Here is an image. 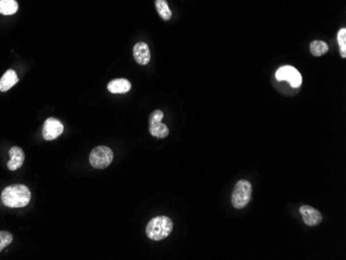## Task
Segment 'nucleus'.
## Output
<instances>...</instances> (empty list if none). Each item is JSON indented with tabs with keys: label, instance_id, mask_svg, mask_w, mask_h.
<instances>
[{
	"label": "nucleus",
	"instance_id": "14",
	"mask_svg": "<svg viewBox=\"0 0 346 260\" xmlns=\"http://www.w3.org/2000/svg\"><path fill=\"white\" fill-rule=\"evenodd\" d=\"M310 51L312 53V55L318 57L323 56L328 53L329 51V46L327 43L323 41H313L310 44Z\"/></svg>",
	"mask_w": 346,
	"mask_h": 260
},
{
	"label": "nucleus",
	"instance_id": "6",
	"mask_svg": "<svg viewBox=\"0 0 346 260\" xmlns=\"http://www.w3.org/2000/svg\"><path fill=\"white\" fill-rule=\"evenodd\" d=\"M63 132V125L56 119H48L43 128V137L47 141H51L59 137Z\"/></svg>",
	"mask_w": 346,
	"mask_h": 260
},
{
	"label": "nucleus",
	"instance_id": "9",
	"mask_svg": "<svg viewBox=\"0 0 346 260\" xmlns=\"http://www.w3.org/2000/svg\"><path fill=\"white\" fill-rule=\"evenodd\" d=\"M9 155L11 157V160L8 163V168L12 171L19 169L23 165V162L25 160V155L24 152L22 151V148L14 146L10 150Z\"/></svg>",
	"mask_w": 346,
	"mask_h": 260
},
{
	"label": "nucleus",
	"instance_id": "1",
	"mask_svg": "<svg viewBox=\"0 0 346 260\" xmlns=\"http://www.w3.org/2000/svg\"><path fill=\"white\" fill-rule=\"evenodd\" d=\"M31 198L29 189L24 184H13L7 187L2 194L3 203L12 208L26 206Z\"/></svg>",
	"mask_w": 346,
	"mask_h": 260
},
{
	"label": "nucleus",
	"instance_id": "18",
	"mask_svg": "<svg viewBox=\"0 0 346 260\" xmlns=\"http://www.w3.org/2000/svg\"><path fill=\"white\" fill-rule=\"evenodd\" d=\"M164 119V113H163V111L161 110H156L154 111V112L151 114L150 116V124H153V123H160L162 122V120Z\"/></svg>",
	"mask_w": 346,
	"mask_h": 260
},
{
	"label": "nucleus",
	"instance_id": "12",
	"mask_svg": "<svg viewBox=\"0 0 346 260\" xmlns=\"http://www.w3.org/2000/svg\"><path fill=\"white\" fill-rule=\"evenodd\" d=\"M19 9L16 0H0V14L5 16H11L17 13Z\"/></svg>",
	"mask_w": 346,
	"mask_h": 260
},
{
	"label": "nucleus",
	"instance_id": "2",
	"mask_svg": "<svg viewBox=\"0 0 346 260\" xmlns=\"http://www.w3.org/2000/svg\"><path fill=\"white\" fill-rule=\"evenodd\" d=\"M173 230V222L166 216L152 219L146 226V235L153 241H162L169 237Z\"/></svg>",
	"mask_w": 346,
	"mask_h": 260
},
{
	"label": "nucleus",
	"instance_id": "10",
	"mask_svg": "<svg viewBox=\"0 0 346 260\" xmlns=\"http://www.w3.org/2000/svg\"><path fill=\"white\" fill-rule=\"evenodd\" d=\"M131 87H132L131 82L123 78L114 79L110 81L107 85V88L111 93H126L130 91Z\"/></svg>",
	"mask_w": 346,
	"mask_h": 260
},
{
	"label": "nucleus",
	"instance_id": "15",
	"mask_svg": "<svg viewBox=\"0 0 346 260\" xmlns=\"http://www.w3.org/2000/svg\"><path fill=\"white\" fill-rule=\"evenodd\" d=\"M156 9L163 20L168 21L171 19L172 13L168 7L167 0H156Z\"/></svg>",
	"mask_w": 346,
	"mask_h": 260
},
{
	"label": "nucleus",
	"instance_id": "17",
	"mask_svg": "<svg viewBox=\"0 0 346 260\" xmlns=\"http://www.w3.org/2000/svg\"><path fill=\"white\" fill-rule=\"evenodd\" d=\"M13 242V235L9 231H0V252Z\"/></svg>",
	"mask_w": 346,
	"mask_h": 260
},
{
	"label": "nucleus",
	"instance_id": "13",
	"mask_svg": "<svg viewBox=\"0 0 346 260\" xmlns=\"http://www.w3.org/2000/svg\"><path fill=\"white\" fill-rule=\"evenodd\" d=\"M150 133L157 138H166L169 134V129L166 125L162 124V122L153 123L150 124Z\"/></svg>",
	"mask_w": 346,
	"mask_h": 260
},
{
	"label": "nucleus",
	"instance_id": "7",
	"mask_svg": "<svg viewBox=\"0 0 346 260\" xmlns=\"http://www.w3.org/2000/svg\"><path fill=\"white\" fill-rule=\"evenodd\" d=\"M300 212L303 217L305 224L308 226H316L320 224L323 221L322 214L317 209L313 208L312 206L303 205L300 208Z\"/></svg>",
	"mask_w": 346,
	"mask_h": 260
},
{
	"label": "nucleus",
	"instance_id": "4",
	"mask_svg": "<svg viewBox=\"0 0 346 260\" xmlns=\"http://www.w3.org/2000/svg\"><path fill=\"white\" fill-rule=\"evenodd\" d=\"M113 161V152L107 146L94 147L89 155V163L95 169H105Z\"/></svg>",
	"mask_w": 346,
	"mask_h": 260
},
{
	"label": "nucleus",
	"instance_id": "5",
	"mask_svg": "<svg viewBox=\"0 0 346 260\" xmlns=\"http://www.w3.org/2000/svg\"><path fill=\"white\" fill-rule=\"evenodd\" d=\"M276 79L278 81H288L290 86L293 88H299L303 80L300 72L291 65L282 66L277 70Z\"/></svg>",
	"mask_w": 346,
	"mask_h": 260
},
{
	"label": "nucleus",
	"instance_id": "11",
	"mask_svg": "<svg viewBox=\"0 0 346 260\" xmlns=\"http://www.w3.org/2000/svg\"><path fill=\"white\" fill-rule=\"evenodd\" d=\"M19 81L17 74L14 69H9L5 73V75L0 79V91H8Z\"/></svg>",
	"mask_w": 346,
	"mask_h": 260
},
{
	"label": "nucleus",
	"instance_id": "3",
	"mask_svg": "<svg viewBox=\"0 0 346 260\" xmlns=\"http://www.w3.org/2000/svg\"><path fill=\"white\" fill-rule=\"evenodd\" d=\"M252 184L250 181L240 179L236 182L231 195V203L234 208H244L251 200Z\"/></svg>",
	"mask_w": 346,
	"mask_h": 260
},
{
	"label": "nucleus",
	"instance_id": "16",
	"mask_svg": "<svg viewBox=\"0 0 346 260\" xmlns=\"http://www.w3.org/2000/svg\"><path fill=\"white\" fill-rule=\"evenodd\" d=\"M338 44L340 47V52H341V56L343 58L346 57V29L345 28H341L338 31Z\"/></svg>",
	"mask_w": 346,
	"mask_h": 260
},
{
	"label": "nucleus",
	"instance_id": "8",
	"mask_svg": "<svg viewBox=\"0 0 346 260\" xmlns=\"http://www.w3.org/2000/svg\"><path fill=\"white\" fill-rule=\"evenodd\" d=\"M133 54L136 62L141 65L147 64L151 60V51L146 43L143 42L137 43L133 49Z\"/></svg>",
	"mask_w": 346,
	"mask_h": 260
}]
</instances>
